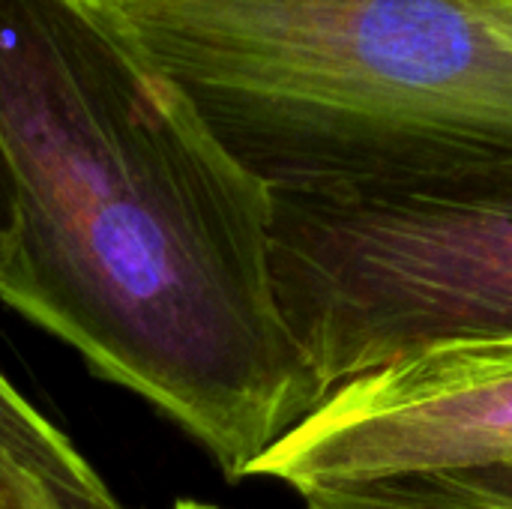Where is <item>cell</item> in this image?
Returning <instances> with one entry per match:
<instances>
[{
    "mask_svg": "<svg viewBox=\"0 0 512 509\" xmlns=\"http://www.w3.org/2000/svg\"><path fill=\"white\" fill-rule=\"evenodd\" d=\"M282 321L318 402L414 354L512 336V159L270 189Z\"/></svg>",
    "mask_w": 512,
    "mask_h": 509,
    "instance_id": "3957f363",
    "label": "cell"
},
{
    "mask_svg": "<svg viewBox=\"0 0 512 509\" xmlns=\"http://www.w3.org/2000/svg\"><path fill=\"white\" fill-rule=\"evenodd\" d=\"M0 144V303L246 480L318 405L276 303L267 183L108 0H0Z\"/></svg>",
    "mask_w": 512,
    "mask_h": 509,
    "instance_id": "6da1fadb",
    "label": "cell"
},
{
    "mask_svg": "<svg viewBox=\"0 0 512 509\" xmlns=\"http://www.w3.org/2000/svg\"><path fill=\"white\" fill-rule=\"evenodd\" d=\"M12 219H15V186H12L9 162H6V153L0 144V243L12 231Z\"/></svg>",
    "mask_w": 512,
    "mask_h": 509,
    "instance_id": "ba28073f",
    "label": "cell"
},
{
    "mask_svg": "<svg viewBox=\"0 0 512 509\" xmlns=\"http://www.w3.org/2000/svg\"><path fill=\"white\" fill-rule=\"evenodd\" d=\"M267 189L512 159V0H108Z\"/></svg>",
    "mask_w": 512,
    "mask_h": 509,
    "instance_id": "7a4b0ae2",
    "label": "cell"
},
{
    "mask_svg": "<svg viewBox=\"0 0 512 509\" xmlns=\"http://www.w3.org/2000/svg\"><path fill=\"white\" fill-rule=\"evenodd\" d=\"M0 509H54L51 501L0 459Z\"/></svg>",
    "mask_w": 512,
    "mask_h": 509,
    "instance_id": "52a82bcc",
    "label": "cell"
},
{
    "mask_svg": "<svg viewBox=\"0 0 512 509\" xmlns=\"http://www.w3.org/2000/svg\"><path fill=\"white\" fill-rule=\"evenodd\" d=\"M512 462V336L453 342L327 393L249 471L294 489Z\"/></svg>",
    "mask_w": 512,
    "mask_h": 509,
    "instance_id": "277c9868",
    "label": "cell"
},
{
    "mask_svg": "<svg viewBox=\"0 0 512 509\" xmlns=\"http://www.w3.org/2000/svg\"><path fill=\"white\" fill-rule=\"evenodd\" d=\"M174 509H219V507H210V504H198V501H177Z\"/></svg>",
    "mask_w": 512,
    "mask_h": 509,
    "instance_id": "9c48e42d",
    "label": "cell"
},
{
    "mask_svg": "<svg viewBox=\"0 0 512 509\" xmlns=\"http://www.w3.org/2000/svg\"><path fill=\"white\" fill-rule=\"evenodd\" d=\"M306 509H512V462L303 495Z\"/></svg>",
    "mask_w": 512,
    "mask_h": 509,
    "instance_id": "8992f818",
    "label": "cell"
},
{
    "mask_svg": "<svg viewBox=\"0 0 512 509\" xmlns=\"http://www.w3.org/2000/svg\"><path fill=\"white\" fill-rule=\"evenodd\" d=\"M0 459L54 509H123L75 444L0 372Z\"/></svg>",
    "mask_w": 512,
    "mask_h": 509,
    "instance_id": "5b68a950",
    "label": "cell"
}]
</instances>
